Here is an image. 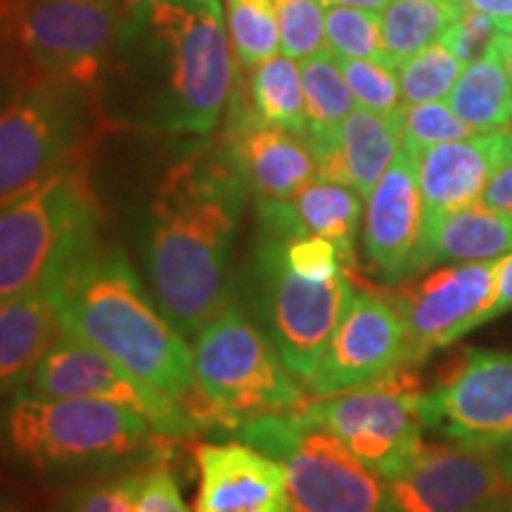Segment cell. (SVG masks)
Instances as JSON below:
<instances>
[{
	"label": "cell",
	"mask_w": 512,
	"mask_h": 512,
	"mask_svg": "<svg viewBox=\"0 0 512 512\" xmlns=\"http://www.w3.org/2000/svg\"><path fill=\"white\" fill-rule=\"evenodd\" d=\"M247 192L221 145L178 159L157 185L147 221V278L159 309L185 337H195L228 306L230 259Z\"/></svg>",
	"instance_id": "6da1fadb"
},
{
	"label": "cell",
	"mask_w": 512,
	"mask_h": 512,
	"mask_svg": "<svg viewBox=\"0 0 512 512\" xmlns=\"http://www.w3.org/2000/svg\"><path fill=\"white\" fill-rule=\"evenodd\" d=\"M145 79L152 119L166 131L207 136L235 83V55L219 0H136L110 62Z\"/></svg>",
	"instance_id": "7a4b0ae2"
},
{
	"label": "cell",
	"mask_w": 512,
	"mask_h": 512,
	"mask_svg": "<svg viewBox=\"0 0 512 512\" xmlns=\"http://www.w3.org/2000/svg\"><path fill=\"white\" fill-rule=\"evenodd\" d=\"M53 292L64 335L110 356L202 422L190 344L119 249L98 242L57 275Z\"/></svg>",
	"instance_id": "3957f363"
},
{
	"label": "cell",
	"mask_w": 512,
	"mask_h": 512,
	"mask_svg": "<svg viewBox=\"0 0 512 512\" xmlns=\"http://www.w3.org/2000/svg\"><path fill=\"white\" fill-rule=\"evenodd\" d=\"M100 204L72 162L0 200V302L53 283L100 242Z\"/></svg>",
	"instance_id": "277c9868"
},
{
	"label": "cell",
	"mask_w": 512,
	"mask_h": 512,
	"mask_svg": "<svg viewBox=\"0 0 512 512\" xmlns=\"http://www.w3.org/2000/svg\"><path fill=\"white\" fill-rule=\"evenodd\" d=\"M200 418L242 427L268 413L299 411V387L278 349L238 306H226L192 344Z\"/></svg>",
	"instance_id": "5b68a950"
},
{
	"label": "cell",
	"mask_w": 512,
	"mask_h": 512,
	"mask_svg": "<svg viewBox=\"0 0 512 512\" xmlns=\"http://www.w3.org/2000/svg\"><path fill=\"white\" fill-rule=\"evenodd\" d=\"M12 456L34 467H95L147 451L159 439L143 415L88 399L19 389L0 418Z\"/></svg>",
	"instance_id": "8992f818"
},
{
	"label": "cell",
	"mask_w": 512,
	"mask_h": 512,
	"mask_svg": "<svg viewBox=\"0 0 512 512\" xmlns=\"http://www.w3.org/2000/svg\"><path fill=\"white\" fill-rule=\"evenodd\" d=\"M238 437L283 465L290 512H392L384 479L302 408L249 420Z\"/></svg>",
	"instance_id": "52a82bcc"
},
{
	"label": "cell",
	"mask_w": 512,
	"mask_h": 512,
	"mask_svg": "<svg viewBox=\"0 0 512 512\" xmlns=\"http://www.w3.org/2000/svg\"><path fill=\"white\" fill-rule=\"evenodd\" d=\"M249 294L261 330L290 373L306 382L356 292L347 273L304 278L287 266L278 240L261 238L249 266Z\"/></svg>",
	"instance_id": "ba28073f"
},
{
	"label": "cell",
	"mask_w": 512,
	"mask_h": 512,
	"mask_svg": "<svg viewBox=\"0 0 512 512\" xmlns=\"http://www.w3.org/2000/svg\"><path fill=\"white\" fill-rule=\"evenodd\" d=\"M121 22L114 0H17L3 36L31 81L93 91L107 74Z\"/></svg>",
	"instance_id": "9c48e42d"
},
{
	"label": "cell",
	"mask_w": 512,
	"mask_h": 512,
	"mask_svg": "<svg viewBox=\"0 0 512 512\" xmlns=\"http://www.w3.org/2000/svg\"><path fill=\"white\" fill-rule=\"evenodd\" d=\"M91 91L29 81L0 107V200L76 162L93 133Z\"/></svg>",
	"instance_id": "30bf717a"
},
{
	"label": "cell",
	"mask_w": 512,
	"mask_h": 512,
	"mask_svg": "<svg viewBox=\"0 0 512 512\" xmlns=\"http://www.w3.org/2000/svg\"><path fill=\"white\" fill-rule=\"evenodd\" d=\"M411 366L351 392L320 396L302 411L330 430L375 475L392 479L420 451L427 430L422 420V389Z\"/></svg>",
	"instance_id": "8fae6325"
},
{
	"label": "cell",
	"mask_w": 512,
	"mask_h": 512,
	"mask_svg": "<svg viewBox=\"0 0 512 512\" xmlns=\"http://www.w3.org/2000/svg\"><path fill=\"white\" fill-rule=\"evenodd\" d=\"M29 389L55 399H88L128 408L143 415L164 439H185L202 427L197 415L183 403L138 380L110 356L64 332L31 373Z\"/></svg>",
	"instance_id": "7c38bea8"
},
{
	"label": "cell",
	"mask_w": 512,
	"mask_h": 512,
	"mask_svg": "<svg viewBox=\"0 0 512 512\" xmlns=\"http://www.w3.org/2000/svg\"><path fill=\"white\" fill-rule=\"evenodd\" d=\"M392 512H505L512 486L489 446L422 444L399 475L384 479Z\"/></svg>",
	"instance_id": "4fadbf2b"
},
{
	"label": "cell",
	"mask_w": 512,
	"mask_h": 512,
	"mask_svg": "<svg viewBox=\"0 0 512 512\" xmlns=\"http://www.w3.org/2000/svg\"><path fill=\"white\" fill-rule=\"evenodd\" d=\"M422 420L441 437L496 446L512 437V351H465L439 387L422 394Z\"/></svg>",
	"instance_id": "5bb4252c"
},
{
	"label": "cell",
	"mask_w": 512,
	"mask_h": 512,
	"mask_svg": "<svg viewBox=\"0 0 512 512\" xmlns=\"http://www.w3.org/2000/svg\"><path fill=\"white\" fill-rule=\"evenodd\" d=\"M399 366H406L399 309L373 292H356L304 384L313 396H332L366 387Z\"/></svg>",
	"instance_id": "9a60e30c"
},
{
	"label": "cell",
	"mask_w": 512,
	"mask_h": 512,
	"mask_svg": "<svg viewBox=\"0 0 512 512\" xmlns=\"http://www.w3.org/2000/svg\"><path fill=\"white\" fill-rule=\"evenodd\" d=\"M498 261L448 264L403 285L394 306L406 328V366L463 337L465 325L494 297Z\"/></svg>",
	"instance_id": "2e32d148"
},
{
	"label": "cell",
	"mask_w": 512,
	"mask_h": 512,
	"mask_svg": "<svg viewBox=\"0 0 512 512\" xmlns=\"http://www.w3.org/2000/svg\"><path fill=\"white\" fill-rule=\"evenodd\" d=\"M422 235L418 155L401 145L368 197L363 219V254L384 283H406L415 275Z\"/></svg>",
	"instance_id": "e0dca14e"
},
{
	"label": "cell",
	"mask_w": 512,
	"mask_h": 512,
	"mask_svg": "<svg viewBox=\"0 0 512 512\" xmlns=\"http://www.w3.org/2000/svg\"><path fill=\"white\" fill-rule=\"evenodd\" d=\"M221 147L256 200H290L318 178L304 138L261 124L235 91H230Z\"/></svg>",
	"instance_id": "ac0fdd59"
},
{
	"label": "cell",
	"mask_w": 512,
	"mask_h": 512,
	"mask_svg": "<svg viewBox=\"0 0 512 512\" xmlns=\"http://www.w3.org/2000/svg\"><path fill=\"white\" fill-rule=\"evenodd\" d=\"M512 159V128L475 133L427 147L418 155L422 235L446 214L482 200L491 176ZM420 235V238H422Z\"/></svg>",
	"instance_id": "d6986e66"
},
{
	"label": "cell",
	"mask_w": 512,
	"mask_h": 512,
	"mask_svg": "<svg viewBox=\"0 0 512 512\" xmlns=\"http://www.w3.org/2000/svg\"><path fill=\"white\" fill-rule=\"evenodd\" d=\"M195 512H290L285 470L247 441L200 444Z\"/></svg>",
	"instance_id": "ffe728a7"
},
{
	"label": "cell",
	"mask_w": 512,
	"mask_h": 512,
	"mask_svg": "<svg viewBox=\"0 0 512 512\" xmlns=\"http://www.w3.org/2000/svg\"><path fill=\"white\" fill-rule=\"evenodd\" d=\"M261 238L292 240L320 235L335 242L344 266L356 261V238L363 221V197L342 183L316 181L290 200H256Z\"/></svg>",
	"instance_id": "44dd1931"
},
{
	"label": "cell",
	"mask_w": 512,
	"mask_h": 512,
	"mask_svg": "<svg viewBox=\"0 0 512 512\" xmlns=\"http://www.w3.org/2000/svg\"><path fill=\"white\" fill-rule=\"evenodd\" d=\"M62 337L53 283L0 302V394L29 382Z\"/></svg>",
	"instance_id": "7402d4cb"
},
{
	"label": "cell",
	"mask_w": 512,
	"mask_h": 512,
	"mask_svg": "<svg viewBox=\"0 0 512 512\" xmlns=\"http://www.w3.org/2000/svg\"><path fill=\"white\" fill-rule=\"evenodd\" d=\"M510 252L512 216L475 202L446 214L422 235L415 275L448 264L496 261Z\"/></svg>",
	"instance_id": "603a6c76"
},
{
	"label": "cell",
	"mask_w": 512,
	"mask_h": 512,
	"mask_svg": "<svg viewBox=\"0 0 512 512\" xmlns=\"http://www.w3.org/2000/svg\"><path fill=\"white\" fill-rule=\"evenodd\" d=\"M403 143V105L392 114L358 107L339 124L332 181L354 188L363 200L373 195Z\"/></svg>",
	"instance_id": "cb8c5ba5"
},
{
	"label": "cell",
	"mask_w": 512,
	"mask_h": 512,
	"mask_svg": "<svg viewBox=\"0 0 512 512\" xmlns=\"http://www.w3.org/2000/svg\"><path fill=\"white\" fill-rule=\"evenodd\" d=\"M247 81L233 83V91L240 95L247 110L254 114L261 124L283 128L294 136L304 138L306 126V100L302 67L297 60L287 55H273L259 67L249 69Z\"/></svg>",
	"instance_id": "d4e9b609"
},
{
	"label": "cell",
	"mask_w": 512,
	"mask_h": 512,
	"mask_svg": "<svg viewBox=\"0 0 512 512\" xmlns=\"http://www.w3.org/2000/svg\"><path fill=\"white\" fill-rule=\"evenodd\" d=\"M446 102L477 133L512 124V83L496 46L479 60L465 64Z\"/></svg>",
	"instance_id": "484cf974"
},
{
	"label": "cell",
	"mask_w": 512,
	"mask_h": 512,
	"mask_svg": "<svg viewBox=\"0 0 512 512\" xmlns=\"http://www.w3.org/2000/svg\"><path fill=\"white\" fill-rule=\"evenodd\" d=\"M460 12V0H392L380 15L389 60L399 69L408 57L439 43Z\"/></svg>",
	"instance_id": "4316f807"
},
{
	"label": "cell",
	"mask_w": 512,
	"mask_h": 512,
	"mask_svg": "<svg viewBox=\"0 0 512 512\" xmlns=\"http://www.w3.org/2000/svg\"><path fill=\"white\" fill-rule=\"evenodd\" d=\"M299 67H302L306 119H309L306 131L342 124L356 110V100L339 69L337 57L323 48L299 62Z\"/></svg>",
	"instance_id": "83f0119b"
},
{
	"label": "cell",
	"mask_w": 512,
	"mask_h": 512,
	"mask_svg": "<svg viewBox=\"0 0 512 512\" xmlns=\"http://www.w3.org/2000/svg\"><path fill=\"white\" fill-rule=\"evenodd\" d=\"M226 24L238 67L249 72L278 55L280 34L273 0H226Z\"/></svg>",
	"instance_id": "f1b7e54d"
},
{
	"label": "cell",
	"mask_w": 512,
	"mask_h": 512,
	"mask_svg": "<svg viewBox=\"0 0 512 512\" xmlns=\"http://www.w3.org/2000/svg\"><path fill=\"white\" fill-rule=\"evenodd\" d=\"M465 64L446 43L420 50L406 62L399 64V86L403 105H422L439 102L451 95L463 74Z\"/></svg>",
	"instance_id": "f546056e"
},
{
	"label": "cell",
	"mask_w": 512,
	"mask_h": 512,
	"mask_svg": "<svg viewBox=\"0 0 512 512\" xmlns=\"http://www.w3.org/2000/svg\"><path fill=\"white\" fill-rule=\"evenodd\" d=\"M325 48L335 57L377 60L396 67L384 48L380 15L373 10L325 5Z\"/></svg>",
	"instance_id": "4dcf8cb0"
},
{
	"label": "cell",
	"mask_w": 512,
	"mask_h": 512,
	"mask_svg": "<svg viewBox=\"0 0 512 512\" xmlns=\"http://www.w3.org/2000/svg\"><path fill=\"white\" fill-rule=\"evenodd\" d=\"M280 53L302 62L325 48L323 0H273Z\"/></svg>",
	"instance_id": "1f68e13d"
},
{
	"label": "cell",
	"mask_w": 512,
	"mask_h": 512,
	"mask_svg": "<svg viewBox=\"0 0 512 512\" xmlns=\"http://www.w3.org/2000/svg\"><path fill=\"white\" fill-rule=\"evenodd\" d=\"M337 64L347 79L351 95L363 110L392 114L403 105L399 69L392 64L377 60H347V57H337Z\"/></svg>",
	"instance_id": "d6a6232c"
},
{
	"label": "cell",
	"mask_w": 512,
	"mask_h": 512,
	"mask_svg": "<svg viewBox=\"0 0 512 512\" xmlns=\"http://www.w3.org/2000/svg\"><path fill=\"white\" fill-rule=\"evenodd\" d=\"M475 128H470L456 112L448 107V102H422V105H403V147L406 150L425 152L427 147L451 143V140L475 136Z\"/></svg>",
	"instance_id": "836d02e7"
},
{
	"label": "cell",
	"mask_w": 512,
	"mask_h": 512,
	"mask_svg": "<svg viewBox=\"0 0 512 512\" xmlns=\"http://www.w3.org/2000/svg\"><path fill=\"white\" fill-rule=\"evenodd\" d=\"M287 266L302 273L304 278L311 280H330L344 271V261L335 242L320 235H304V238L278 240Z\"/></svg>",
	"instance_id": "e575fe53"
},
{
	"label": "cell",
	"mask_w": 512,
	"mask_h": 512,
	"mask_svg": "<svg viewBox=\"0 0 512 512\" xmlns=\"http://www.w3.org/2000/svg\"><path fill=\"white\" fill-rule=\"evenodd\" d=\"M498 34H501V31H498L494 17L472 8H465L463 5L458 22L446 31L441 43H446V46L460 57V62L470 64L489 53Z\"/></svg>",
	"instance_id": "d590c367"
},
{
	"label": "cell",
	"mask_w": 512,
	"mask_h": 512,
	"mask_svg": "<svg viewBox=\"0 0 512 512\" xmlns=\"http://www.w3.org/2000/svg\"><path fill=\"white\" fill-rule=\"evenodd\" d=\"M143 482L145 475H126L95 484L76 496L67 512H133Z\"/></svg>",
	"instance_id": "8d00e7d4"
},
{
	"label": "cell",
	"mask_w": 512,
	"mask_h": 512,
	"mask_svg": "<svg viewBox=\"0 0 512 512\" xmlns=\"http://www.w3.org/2000/svg\"><path fill=\"white\" fill-rule=\"evenodd\" d=\"M133 512H192L185 505L174 475L166 467H155L145 472V482L140 486V494Z\"/></svg>",
	"instance_id": "74e56055"
},
{
	"label": "cell",
	"mask_w": 512,
	"mask_h": 512,
	"mask_svg": "<svg viewBox=\"0 0 512 512\" xmlns=\"http://www.w3.org/2000/svg\"><path fill=\"white\" fill-rule=\"evenodd\" d=\"M508 311H512V252L505 254L503 259L498 261L494 297H491V302L486 304L484 309L479 311L477 316L465 325L463 337L470 335L472 330H477V328H482V325L491 323V320H496L498 316H503V313H508Z\"/></svg>",
	"instance_id": "f35d334b"
},
{
	"label": "cell",
	"mask_w": 512,
	"mask_h": 512,
	"mask_svg": "<svg viewBox=\"0 0 512 512\" xmlns=\"http://www.w3.org/2000/svg\"><path fill=\"white\" fill-rule=\"evenodd\" d=\"M486 207L501 211V214L512 216V159L508 164H503L501 169L491 176V181L486 183L482 192V200Z\"/></svg>",
	"instance_id": "ab89813d"
},
{
	"label": "cell",
	"mask_w": 512,
	"mask_h": 512,
	"mask_svg": "<svg viewBox=\"0 0 512 512\" xmlns=\"http://www.w3.org/2000/svg\"><path fill=\"white\" fill-rule=\"evenodd\" d=\"M460 3L494 19L512 17V0H460Z\"/></svg>",
	"instance_id": "60d3db41"
},
{
	"label": "cell",
	"mask_w": 512,
	"mask_h": 512,
	"mask_svg": "<svg viewBox=\"0 0 512 512\" xmlns=\"http://www.w3.org/2000/svg\"><path fill=\"white\" fill-rule=\"evenodd\" d=\"M491 451H494V458L498 467H501L505 482L512 486V437L501 441V444L491 446Z\"/></svg>",
	"instance_id": "b9f144b4"
},
{
	"label": "cell",
	"mask_w": 512,
	"mask_h": 512,
	"mask_svg": "<svg viewBox=\"0 0 512 512\" xmlns=\"http://www.w3.org/2000/svg\"><path fill=\"white\" fill-rule=\"evenodd\" d=\"M325 5H347V8H358V10H373L380 12L387 8L392 0H323Z\"/></svg>",
	"instance_id": "7bdbcfd3"
},
{
	"label": "cell",
	"mask_w": 512,
	"mask_h": 512,
	"mask_svg": "<svg viewBox=\"0 0 512 512\" xmlns=\"http://www.w3.org/2000/svg\"><path fill=\"white\" fill-rule=\"evenodd\" d=\"M496 50H498V55L503 57V62H505V69H508V76H510V83H512V36H508V34H498L496 36Z\"/></svg>",
	"instance_id": "ee69618b"
},
{
	"label": "cell",
	"mask_w": 512,
	"mask_h": 512,
	"mask_svg": "<svg viewBox=\"0 0 512 512\" xmlns=\"http://www.w3.org/2000/svg\"><path fill=\"white\" fill-rule=\"evenodd\" d=\"M15 5L17 0H0V34H3L5 27H8L12 12H15Z\"/></svg>",
	"instance_id": "f6af8a7d"
},
{
	"label": "cell",
	"mask_w": 512,
	"mask_h": 512,
	"mask_svg": "<svg viewBox=\"0 0 512 512\" xmlns=\"http://www.w3.org/2000/svg\"><path fill=\"white\" fill-rule=\"evenodd\" d=\"M496 27L498 31H503V34L512 36V17H505V19H496Z\"/></svg>",
	"instance_id": "bcb514c9"
},
{
	"label": "cell",
	"mask_w": 512,
	"mask_h": 512,
	"mask_svg": "<svg viewBox=\"0 0 512 512\" xmlns=\"http://www.w3.org/2000/svg\"><path fill=\"white\" fill-rule=\"evenodd\" d=\"M0 512H24V510H22V508H17L15 503L3 501V498H0Z\"/></svg>",
	"instance_id": "7dc6e473"
},
{
	"label": "cell",
	"mask_w": 512,
	"mask_h": 512,
	"mask_svg": "<svg viewBox=\"0 0 512 512\" xmlns=\"http://www.w3.org/2000/svg\"><path fill=\"white\" fill-rule=\"evenodd\" d=\"M505 512H512V494H510L508 501H505Z\"/></svg>",
	"instance_id": "c3c4849f"
},
{
	"label": "cell",
	"mask_w": 512,
	"mask_h": 512,
	"mask_svg": "<svg viewBox=\"0 0 512 512\" xmlns=\"http://www.w3.org/2000/svg\"><path fill=\"white\" fill-rule=\"evenodd\" d=\"M133 3H136V0H131V5H133Z\"/></svg>",
	"instance_id": "681fc988"
}]
</instances>
